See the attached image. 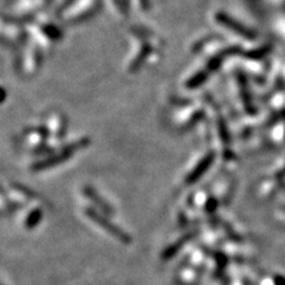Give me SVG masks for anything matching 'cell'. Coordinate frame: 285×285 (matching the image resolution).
I'll use <instances>...</instances> for the list:
<instances>
[{
	"instance_id": "obj_1",
	"label": "cell",
	"mask_w": 285,
	"mask_h": 285,
	"mask_svg": "<svg viewBox=\"0 0 285 285\" xmlns=\"http://www.w3.org/2000/svg\"><path fill=\"white\" fill-rule=\"evenodd\" d=\"M99 8V0H68L60 11V21L65 24L83 22L98 12Z\"/></svg>"
},
{
	"instance_id": "obj_2",
	"label": "cell",
	"mask_w": 285,
	"mask_h": 285,
	"mask_svg": "<svg viewBox=\"0 0 285 285\" xmlns=\"http://www.w3.org/2000/svg\"><path fill=\"white\" fill-rule=\"evenodd\" d=\"M21 48L22 51L18 59V68L23 75L31 76L36 74L37 70L39 69V66H41L42 49L33 41L30 43L25 41Z\"/></svg>"
},
{
	"instance_id": "obj_3",
	"label": "cell",
	"mask_w": 285,
	"mask_h": 285,
	"mask_svg": "<svg viewBox=\"0 0 285 285\" xmlns=\"http://www.w3.org/2000/svg\"><path fill=\"white\" fill-rule=\"evenodd\" d=\"M88 145H89V139L82 138V139L78 140V142H74L73 144L63 146L59 153H52V155L48 157V158L39 160V162H36L31 166V170L32 171H42V170L49 169V167L60 165V164L65 163L66 160H68L75 151L83 149V147H86Z\"/></svg>"
},
{
	"instance_id": "obj_4",
	"label": "cell",
	"mask_w": 285,
	"mask_h": 285,
	"mask_svg": "<svg viewBox=\"0 0 285 285\" xmlns=\"http://www.w3.org/2000/svg\"><path fill=\"white\" fill-rule=\"evenodd\" d=\"M85 213L90 220L98 223L99 226H101L103 230L107 231V232H108L110 236L116 238V239H118L120 243L130 244L131 241H132V238H131L129 233H126L125 231H123L119 226H117L116 223H113L112 221L107 219L106 216H103L102 214L96 212V210L93 209V208H87Z\"/></svg>"
},
{
	"instance_id": "obj_5",
	"label": "cell",
	"mask_w": 285,
	"mask_h": 285,
	"mask_svg": "<svg viewBox=\"0 0 285 285\" xmlns=\"http://www.w3.org/2000/svg\"><path fill=\"white\" fill-rule=\"evenodd\" d=\"M26 30L22 29L16 21H10L3 25V41L9 45H23L26 41Z\"/></svg>"
},
{
	"instance_id": "obj_6",
	"label": "cell",
	"mask_w": 285,
	"mask_h": 285,
	"mask_svg": "<svg viewBox=\"0 0 285 285\" xmlns=\"http://www.w3.org/2000/svg\"><path fill=\"white\" fill-rule=\"evenodd\" d=\"M46 4H49V0H17L15 8V17L18 18H28L29 16H35L37 12L44 9Z\"/></svg>"
},
{
	"instance_id": "obj_7",
	"label": "cell",
	"mask_w": 285,
	"mask_h": 285,
	"mask_svg": "<svg viewBox=\"0 0 285 285\" xmlns=\"http://www.w3.org/2000/svg\"><path fill=\"white\" fill-rule=\"evenodd\" d=\"M214 160H215V152H214V151H209V152L196 164V166L188 174V176L186 177V183L188 186L196 183L197 181L207 173V170L212 166Z\"/></svg>"
},
{
	"instance_id": "obj_8",
	"label": "cell",
	"mask_w": 285,
	"mask_h": 285,
	"mask_svg": "<svg viewBox=\"0 0 285 285\" xmlns=\"http://www.w3.org/2000/svg\"><path fill=\"white\" fill-rule=\"evenodd\" d=\"M83 194H85V195L88 197V199L92 201V202L95 203V206L99 207L100 209L102 210V212H105L106 214H108V215H112V214L114 213L113 208L110 207L109 204L107 203L106 201L103 200L98 193H96V190L93 189L92 187L86 186L85 188H83Z\"/></svg>"
},
{
	"instance_id": "obj_9",
	"label": "cell",
	"mask_w": 285,
	"mask_h": 285,
	"mask_svg": "<svg viewBox=\"0 0 285 285\" xmlns=\"http://www.w3.org/2000/svg\"><path fill=\"white\" fill-rule=\"evenodd\" d=\"M193 237H194V234L193 233H189V234H187V236L180 238L179 240L175 241V243H174V244L169 245V246H167L166 249L163 251L162 257H160V258H162L163 260H169L173 257H175L176 254L183 249L184 245H186L189 240L193 239Z\"/></svg>"
},
{
	"instance_id": "obj_10",
	"label": "cell",
	"mask_w": 285,
	"mask_h": 285,
	"mask_svg": "<svg viewBox=\"0 0 285 285\" xmlns=\"http://www.w3.org/2000/svg\"><path fill=\"white\" fill-rule=\"evenodd\" d=\"M209 78V72L208 70H199L195 74H193L189 79L186 81V88L195 89L200 87L206 80Z\"/></svg>"
},
{
	"instance_id": "obj_11",
	"label": "cell",
	"mask_w": 285,
	"mask_h": 285,
	"mask_svg": "<svg viewBox=\"0 0 285 285\" xmlns=\"http://www.w3.org/2000/svg\"><path fill=\"white\" fill-rule=\"evenodd\" d=\"M42 217H43L42 209L41 208H36V209H33L32 212L29 214L28 217H26L25 227L28 228V230H33L37 224L41 222Z\"/></svg>"
},
{
	"instance_id": "obj_12",
	"label": "cell",
	"mask_w": 285,
	"mask_h": 285,
	"mask_svg": "<svg viewBox=\"0 0 285 285\" xmlns=\"http://www.w3.org/2000/svg\"><path fill=\"white\" fill-rule=\"evenodd\" d=\"M216 207H217V200L214 199V197H209V199L207 200L206 206H204V208H206V212H207V213H213V212H215Z\"/></svg>"
}]
</instances>
